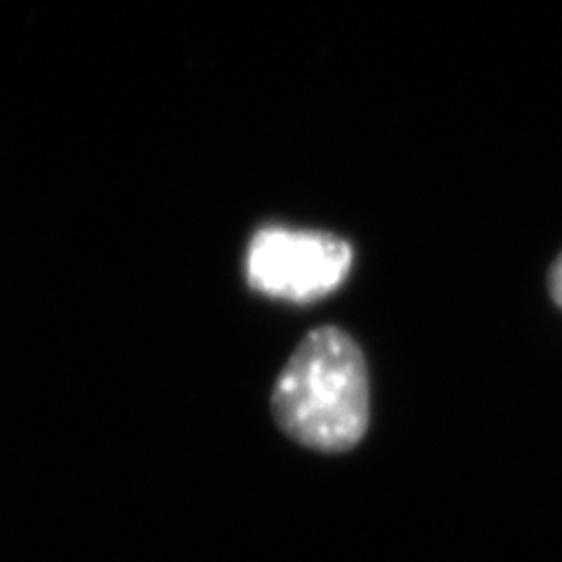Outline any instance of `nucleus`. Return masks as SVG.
<instances>
[{"label": "nucleus", "instance_id": "obj_1", "mask_svg": "<svg viewBox=\"0 0 562 562\" xmlns=\"http://www.w3.org/2000/svg\"><path fill=\"white\" fill-rule=\"evenodd\" d=\"M272 417L310 450L357 448L371 425V378L357 340L338 326L310 330L274 382Z\"/></svg>", "mask_w": 562, "mask_h": 562}, {"label": "nucleus", "instance_id": "obj_2", "mask_svg": "<svg viewBox=\"0 0 562 562\" xmlns=\"http://www.w3.org/2000/svg\"><path fill=\"white\" fill-rule=\"evenodd\" d=\"M351 262L355 251L338 235L262 225L246 249V281L262 295L312 303L342 286Z\"/></svg>", "mask_w": 562, "mask_h": 562}, {"label": "nucleus", "instance_id": "obj_3", "mask_svg": "<svg viewBox=\"0 0 562 562\" xmlns=\"http://www.w3.org/2000/svg\"><path fill=\"white\" fill-rule=\"evenodd\" d=\"M549 293L553 297V303L562 310V254L555 258L549 270Z\"/></svg>", "mask_w": 562, "mask_h": 562}]
</instances>
